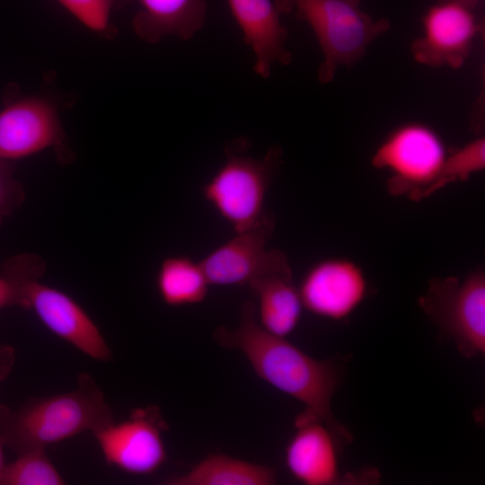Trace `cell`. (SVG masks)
Segmentation results:
<instances>
[{
    "label": "cell",
    "mask_w": 485,
    "mask_h": 485,
    "mask_svg": "<svg viewBox=\"0 0 485 485\" xmlns=\"http://www.w3.org/2000/svg\"><path fill=\"white\" fill-rule=\"evenodd\" d=\"M213 337L221 347L241 352L261 380L320 417L339 444L352 442V434L331 410V399L341 378L337 363L315 359L286 338L267 332L257 322L251 302L242 305L235 329L219 326Z\"/></svg>",
    "instance_id": "cell-1"
},
{
    "label": "cell",
    "mask_w": 485,
    "mask_h": 485,
    "mask_svg": "<svg viewBox=\"0 0 485 485\" xmlns=\"http://www.w3.org/2000/svg\"><path fill=\"white\" fill-rule=\"evenodd\" d=\"M104 393L87 373L76 388L27 401L14 410L0 404V441L16 454L46 447L113 421Z\"/></svg>",
    "instance_id": "cell-2"
},
{
    "label": "cell",
    "mask_w": 485,
    "mask_h": 485,
    "mask_svg": "<svg viewBox=\"0 0 485 485\" xmlns=\"http://www.w3.org/2000/svg\"><path fill=\"white\" fill-rule=\"evenodd\" d=\"M250 148L245 137L227 143L224 163L201 189L204 198L235 233L251 229L272 216L264 208L266 196L283 163L278 146L258 158Z\"/></svg>",
    "instance_id": "cell-3"
},
{
    "label": "cell",
    "mask_w": 485,
    "mask_h": 485,
    "mask_svg": "<svg viewBox=\"0 0 485 485\" xmlns=\"http://www.w3.org/2000/svg\"><path fill=\"white\" fill-rule=\"evenodd\" d=\"M44 270L41 258L24 253L8 259L2 273L18 286L22 309L33 311L49 331L94 360H111L108 343L84 308L66 293L39 280Z\"/></svg>",
    "instance_id": "cell-4"
},
{
    "label": "cell",
    "mask_w": 485,
    "mask_h": 485,
    "mask_svg": "<svg viewBox=\"0 0 485 485\" xmlns=\"http://www.w3.org/2000/svg\"><path fill=\"white\" fill-rule=\"evenodd\" d=\"M291 10L312 29L323 59L318 68L322 84L331 82L337 70L358 62L369 45L391 26L388 19H374L359 0H288Z\"/></svg>",
    "instance_id": "cell-5"
},
{
    "label": "cell",
    "mask_w": 485,
    "mask_h": 485,
    "mask_svg": "<svg viewBox=\"0 0 485 485\" xmlns=\"http://www.w3.org/2000/svg\"><path fill=\"white\" fill-rule=\"evenodd\" d=\"M419 305L459 353L472 358L485 352V273L481 269L463 279L454 276L432 278Z\"/></svg>",
    "instance_id": "cell-6"
},
{
    "label": "cell",
    "mask_w": 485,
    "mask_h": 485,
    "mask_svg": "<svg viewBox=\"0 0 485 485\" xmlns=\"http://www.w3.org/2000/svg\"><path fill=\"white\" fill-rule=\"evenodd\" d=\"M448 153L444 139L434 128L409 122L386 136L374 152L371 163L390 173V194L419 201L432 195Z\"/></svg>",
    "instance_id": "cell-7"
},
{
    "label": "cell",
    "mask_w": 485,
    "mask_h": 485,
    "mask_svg": "<svg viewBox=\"0 0 485 485\" xmlns=\"http://www.w3.org/2000/svg\"><path fill=\"white\" fill-rule=\"evenodd\" d=\"M47 149L61 163L74 158L57 104L40 95L10 100L0 110V159L12 162Z\"/></svg>",
    "instance_id": "cell-8"
},
{
    "label": "cell",
    "mask_w": 485,
    "mask_h": 485,
    "mask_svg": "<svg viewBox=\"0 0 485 485\" xmlns=\"http://www.w3.org/2000/svg\"><path fill=\"white\" fill-rule=\"evenodd\" d=\"M168 425L156 406L135 409L93 435L106 463L132 475H150L167 460L163 434Z\"/></svg>",
    "instance_id": "cell-9"
},
{
    "label": "cell",
    "mask_w": 485,
    "mask_h": 485,
    "mask_svg": "<svg viewBox=\"0 0 485 485\" xmlns=\"http://www.w3.org/2000/svg\"><path fill=\"white\" fill-rule=\"evenodd\" d=\"M476 8L453 0H438L422 17V34L411 43L416 62L460 68L469 57L483 25Z\"/></svg>",
    "instance_id": "cell-10"
},
{
    "label": "cell",
    "mask_w": 485,
    "mask_h": 485,
    "mask_svg": "<svg viewBox=\"0 0 485 485\" xmlns=\"http://www.w3.org/2000/svg\"><path fill=\"white\" fill-rule=\"evenodd\" d=\"M274 225L272 215L251 229L235 233L207 254L200 263L209 284L248 286L269 274L292 271L282 251L267 247Z\"/></svg>",
    "instance_id": "cell-11"
},
{
    "label": "cell",
    "mask_w": 485,
    "mask_h": 485,
    "mask_svg": "<svg viewBox=\"0 0 485 485\" xmlns=\"http://www.w3.org/2000/svg\"><path fill=\"white\" fill-rule=\"evenodd\" d=\"M304 308L332 321L350 316L367 293L361 267L344 258H328L314 263L298 287Z\"/></svg>",
    "instance_id": "cell-12"
},
{
    "label": "cell",
    "mask_w": 485,
    "mask_h": 485,
    "mask_svg": "<svg viewBox=\"0 0 485 485\" xmlns=\"http://www.w3.org/2000/svg\"><path fill=\"white\" fill-rule=\"evenodd\" d=\"M225 1L245 44L253 52L256 75L267 79L275 65L291 62L292 54L287 48L288 31L281 21V14L291 11L288 0Z\"/></svg>",
    "instance_id": "cell-13"
},
{
    "label": "cell",
    "mask_w": 485,
    "mask_h": 485,
    "mask_svg": "<svg viewBox=\"0 0 485 485\" xmlns=\"http://www.w3.org/2000/svg\"><path fill=\"white\" fill-rule=\"evenodd\" d=\"M295 432L286 448L290 473L306 485H331L340 478L335 436L314 412L306 410L295 421Z\"/></svg>",
    "instance_id": "cell-14"
},
{
    "label": "cell",
    "mask_w": 485,
    "mask_h": 485,
    "mask_svg": "<svg viewBox=\"0 0 485 485\" xmlns=\"http://www.w3.org/2000/svg\"><path fill=\"white\" fill-rule=\"evenodd\" d=\"M132 19L136 35L154 44L167 36L182 40L192 39L205 25L206 0H137Z\"/></svg>",
    "instance_id": "cell-15"
},
{
    "label": "cell",
    "mask_w": 485,
    "mask_h": 485,
    "mask_svg": "<svg viewBox=\"0 0 485 485\" xmlns=\"http://www.w3.org/2000/svg\"><path fill=\"white\" fill-rule=\"evenodd\" d=\"M248 287L258 299L256 319L260 327L286 338L297 327L304 305L292 271L269 274L252 280Z\"/></svg>",
    "instance_id": "cell-16"
},
{
    "label": "cell",
    "mask_w": 485,
    "mask_h": 485,
    "mask_svg": "<svg viewBox=\"0 0 485 485\" xmlns=\"http://www.w3.org/2000/svg\"><path fill=\"white\" fill-rule=\"evenodd\" d=\"M277 473L272 467L225 454H208L189 472L172 475L168 485H273Z\"/></svg>",
    "instance_id": "cell-17"
},
{
    "label": "cell",
    "mask_w": 485,
    "mask_h": 485,
    "mask_svg": "<svg viewBox=\"0 0 485 485\" xmlns=\"http://www.w3.org/2000/svg\"><path fill=\"white\" fill-rule=\"evenodd\" d=\"M209 286L201 263L187 256L164 259L156 275L158 293L169 306L201 303L207 295Z\"/></svg>",
    "instance_id": "cell-18"
},
{
    "label": "cell",
    "mask_w": 485,
    "mask_h": 485,
    "mask_svg": "<svg viewBox=\"0 0 485 485\" xmlns=\"http://www.w3.org/2000/svg\"><path fill=\"white\" fill-rule=\"evenodd\" d=\"M66 481L48 457L45 449L17 454L6 464L1 485H63Z\"/></svg>",
    "instance_id": "cell-19"
},
{
    "label": "cell",
    "mask_w": 485,
    "mask_h": 485,
    "mask_svg": "<svg viewBox=\"0 0 485 485\" xmlns=\"http://www.w3.org/2000/svg\"><path fill=\"white\" fill-rule=\"evenodd\" d=\"M484 168L485 138L480 136L459 148L449 150L431 192L434 194L452 182L465 181Z\"/></svg>",
    "instance_id": "cell-20"
},
{
    "label": "cell",
    "mask_w": 485,
    "mask_h": 485,
    "mask_svg": "<svg viewBox=\"0 0 485 485\" xmlns=\"http://www.w3.org/2000/svg\"><path fill=\"white\" fill-rule=\"evenodd\" d=\"M57 1L88 30L102 38L112 39L117 34L112 14L133 0Z\"/></svg>",
    "instance_id": "cell-21"
},
{
    "label": "cell",
    "mask_w": 485,
    "mask_h": 485,
    "mask_svg": "<svg viewBox=\"0 0 485 485\" xmlns=\"http://www.w3.org/2000/svg\"><path fill=\"white\" fill-rule=\"evenodd\" d=\"M11 162L0 159V225L24 201L22 184L13 175Z\"/></svg>",
    "instance_id": "cell-22"
},
{
    "label": "cell",
    "mask_w": 485,
    "mask_h": 485,
    "mask_svg": "<svg viewBox=\"0 0 485 485\" xmlns=\"http://www.w3.org/2000/svg\"><path fill=\"white\" fill-rule=\"evenodd\" d=\"M18 306L22 308V298L18 286L4 274H0V310Z\"/></svg>",
    "instance_id": "cell-23"
},
{
    "label": "cell",
    "mask_w": 485,
    "mask_h": 485,
    "mask_svg": "<svg viewBox=\"0 0 485 485\" xmlns=\"http://www.w3.org/2000/svg\"><path fill=\"white\" fill-rule=\"evenodd\" d=\"M14 350L9 346L0 347V382L10 374L14 363Z\"/></svg>",
    "instance_id": "cell-24"
},
{
    "label": "cell",
    "mask_w": 485,
    "mask_h": 485,
    "mask_svg": "<svg viewBox=\"0 0 485 485\" xmlns=\"http://www.w3.org/2000/svg\"><path fill=\"white\" fill-rule=\"evenodd\" d=\"M4 448H5V446L0 441V485H1V481H2V478H3L6 464H7L5 463Z\"/></svg>",
    "instance_id": "cell-25"
},
{
    "label": "cell",
    "mask_w": 485,
    "mask_h": 485,
    "mask_svg": "<svg viewBox=\"0 0 485 485\" xmlns=\"http://www.w3.org/2000/svg\"><path fill=\"white\" fill-rule=\"evenodd\" d=\"M453 1H457V2H460V3L465 4L467 5L476 8L481 0H453Z\"/></svg>",
    "instance_id": "cell-26"
}]
</instances>
